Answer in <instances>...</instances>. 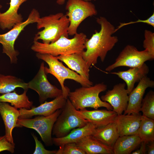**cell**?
Returning <instances> with one entry per match:
<instances>
[{
    "instance_id": "6da1fadb",
    "label": "cell",
    "mask_w": 154,
    "mask_h": 154,
    "mask_svg": "<svg viewBox=\"0 0 154 154\" xmlns=\"http://www.w3.org/2000/svg\"><path fill=\"white\" fill-rule=\"evenodd\" d=\"M96 21L100 26L99 31L95 30L94 33L85 43L86 51L82 53L83 59L90 68L97 62L98 58L104 61L108 52L111 50L118 41L116 36L112 35L115 27L105 17H100Z\"/></svg>"
},
{
    "instance_id": "7a4b0ae2",
    "label": "cell",
    "mask_w": 154,
    "mask_h": 154,
    "mask_svg": "<svg viewBox=\"0 0 154 154\" xmlns=\"http://www.w3.org/2000/svg\"><path fill=\"white\" fill-rule=\"evenodd\" d=\"M86 35L84 33H77L71 39L62 35L54 42L45 44L34 41L31 49L37 53L48 54L57 56L82 52L85 49Z\"/></svg>"
},
{
    "instance_id": "3957f363",
    "label": "cell",
    "mask_w": 154,
    "mask_h": 154,
    "mask_svg": "<svg viewBox=\"0 0 154 154\" xmlns=\"http://www.w3.org/2000/svg\"><path fill=\"white\" fill-rule=\"evenodd\" d=\"M36 23L37 29H44L35 35L34 41L41 40L42 43L49 44L54 42L62 35L68 38L70 21L62 13L40 17Z\"/></svg>"
},
{
    "instance_id": "277c9868",
    "label": "cell",
    "mask_w": 154,
    "mask_h": 154,
    "mask_svg": "<svg viewBox=\"0 0 154 154\" xmlns=\"http://www.w3.org/2000/svg\"><path fill=\"white\" fill-rule=\"evenodd\" d=\"M36 57L45 62L48 65L49 68L45 66V70L46 74H50L54 76L59 82L62 91L63 96L66 99L69 92V88L64 85L65 80H73L80 83L82 87H89L93 85V83L89 79L84 78L73 70L64 66L59 61L57 56L48 54L37 53Z\"/></svg>"
},
{
    "instance_id": "5b68a950",
    "label": "cell",
    "mask_w": 154,
    "mask_h": 154,
    "mask_svg": "<svg viewBox=\"0 0 154 154\" xmlns=\"http://www.w3.org/2000/svg\"><path fill=\"white\" fill-rule=\"evenodd\" d=\"M107 88V86L103 82L89 87L82 86L70 92L68 98L77 110L87 108L96 110L101 107H105L108 110H113V107L110 104L102 101L99 97V94L106 91Z\"/></svg>"
},
{
    "instance_id": "8992f818",
    "label": "cell",
    "mask_w": 154,
    "mask_h": 154,
    "mask_svg": "<svg viewBox=\"0 0 154 154\" xmlns=\"http://www.w3.org/2000/svg\"><path fill=\"white\" fill-rule=\"evenodd\" d=\"M88 122L79 114L78 110L68 98L62 112L54 125L52 134L56 137H63L72 129L83 127Z\"/></svg>"
},
{
    "instance_id": "52a82bcc",
    "label": "cell",
    "mask_w": 154,
    "mask_h": 154,
    "mask_svg": "<svg viewBox=\"0 0 154 154\" xmlns=\"http://www.w3.org/2000/svg\"><path fill=\"white\" fill-rule=\"evenodd\" d=\"M40 17L38 11L33 9L25 21L15 25L7 32L0 34V43L2 46V52L9 57L11 64L17 63V56L19 54V52L14 47L16 40L26 27L31 24L36 23Z\"/></svg>"
},
{
    "instance_id": "ba28073f",
    "label": "cell",
    "mask_w": 154,
    "mask_h": 154,
    "mask_svg": "<svg viewBox=\"0 0 154 154\" xmlns=\"http://www.w3.org/2000/svg\"><path fill=\"white\" fill-rule=\"evenodd\" d=\"M65 9L66 15L70 21L68 33L71 36L77 33L78 27L84 20L98 13L94 4L84 0H68Z\"/></svg>"
},
{
    "instance_id": "9c48e42d",
    "label": "cell",
    "mask_w": 154,
    "mask_h": 154,
    "mask_svg": "<svg viewBox=\"0 0 154 154\" xmlns=\"http://www.w3.org/2000/svg\"><path fill=\"white\" fill-rule=\"evenodd\" d=\"M62 110L61 109H58L51 115L47 116H38L33 119L19 118L17 123L20 127H24L35 130L39 134L46 146H51L53 144L52 137L53 127Z\"/></svg>"
},
{
    "instance_id": "30bf717a",
    "label": "cell",
    "mask_w": 154,
    "mask_h": 154,
    "mask_svg": "<svg viewBox=\"0 0 154 154\" xmlns=\"http://www.w3.org/2000/svg\"><path fill=\"white\" fill-rule=\"evenodd\" d=\"M154 59V57L145 50L139 51L134 46L128 44L120 52L115 62L107 67L105 70L110 72L120 66L139 67L145 62Z\"/></svg>"
},
{
    "instance_id": "8fae6325",
    "label": "cell",
    "mask_w": 154,
    "mask_h": 154,
    "mask_svg": "<svg viewBox=\"0 0 154 154\" xmlns=\"http://www.w3.org/2000/svg\"><path fill=\"white\" fill-rule=\"evenodd\" d=\"M46 74L45 70L44 63L42 62L36 74L27 83L28 89L33 90L38 94L40 104L44 102L48 98H55L63 95L61 89L49 82Z\"/></svg>"
},
{
    "instance_id": "7c38bea8",
    "label": "cell",
    "mask_w": 154,
    "mask_h": 154,
    "mask_svg": "<svg viewBox=\"0 0 154 154\" xmlns=\"http://www.w3.org/2000/svg\"><path fill=\"white\" fill-rule=\"evenodd\" d=\"M125 83H119L114 86L102 96L101 99L109 103L112 106L113 110L117 115L122 114L126 110L128 105L129 96Z\"/></svg>"
},
{
    "instance_id": "4fadbf2b",
    "label": "cell",
    "mask_w": 154,
    "mask_h": 154,
    "mask_svg": "<svg viewBox=\"0 0 154 154\" xmlns=\"http://www.w3.org/2000/svg\"><path fill=\"white\" fill-rule=\"evenodd\" d=\"M67 99L62 95L51 101H45L37 107H33L29 109L21 108L19 110L20 114L19 118L27 119L30 118L35 116H50L57 110L63 109Z\"/></svg>"
},
{
    "instance_id": "5bb4252c",
    "label": "cell",
    "mask_w": 154,
    "mask_h": 154,
    "mask_svg": "<svg viewBox=\"0 0 154 154\" xmlns=\"http://www.w3.org/2000/svg\"><path fill=\"white\" fill-rule=\"evenodd\" d=\"M154 87V81L147 76L139 82L137 86L129 94L128 105L124 114L139 113L146 90L148 88Z\"/></svg>"
},
{
    "instance_id": "9a60e30c",
    "label": "cell",
    "mask_w": 154,
    "mask_h": 154,
    "mask_svg": "<svg viewBox=\"0 0 154 154\" xmlns=\"http://www.w3.org/2000/svg\"><path fill=\"white\" fill-rule=\"evenodd\" d=\"M0 114L5 125V135L9 141L15 144L12 133L14 128L20 127L17 123L20 115L19 110L7 103L0 102Z\"/></svg>"
},
{
    "instance_id": "2e32d148",
    "label": "cell",
    "mask_w": 154,
    "mask_h": 154,
    "mask_svg": "<svg viewBox=\"0 0 154 154\" xmlns=\"http://www.w3.org/2000/svg\"><path fill=\"white\" fill-rule=\"evenodd\" d=\"M83 118L94 125L96 127L114 122L117 114L113 110L95 109L88 110L86 109L78 110Z\"/></svg>"
},
{
    "instance_id": "e0dca14e",
    "label": "cell",
    "mask_w": 154,
    "mask_h": 154,
    "mask_svg": "<svg viewBox=\"0 0 154 154\" xmlns=\"http://www.w3.org/2000/svg\"><path fill=\"white\" fill-rule=\"evenodd\" d=\"M141 116L139 113L117 115L115 122L119 136L136 135Z\"/></svg>"
},
{
    "instance_id": "ac0fdd59",
    "label": "cell",
    "mask_w": 154,
    "mask_h": 154,
    "mask_svg": "<svg viewBox=\"0 0 154 154\" xmlns=\"http://www.w3.org/2000/svg\"><path fill=\"white\" fill-rule=\"evenodd\" d=\"M149 71V67L145 63L140 66L130 68L126 71L113 72L110 73L117 76L125 81L129 94L134 88L135 84L147 76Z\"/></svg>"
},
{
    "instance_id": "d6986e66",
    "label": "cell",
    "mask_w": 154,
    "mask_h": 154,
    "mask_svg": "<svg viewBox=\"0 0 154 154\" xmlns=\"http://www.w3.org/2000/svg\"><path fill=\"white\" fill-rule=\"evenodd\" d=\"M27 0H10L8 9L0 13V28L2 29L10 30L15 25L23 21L22 16L18 13V10L21 5Z\"/></svg>"
},
{
    "instance_id": "ffe728a7",
    "label": "cell",
    "mask_w": 154,
    "mask_h": 154,
    "mask_svg": "<svg viewBox=\"0 0 154 154\" xmlns=\"http://www.w3.org/2000/svg\"><path fill=\"white\" fill-rule=\"evenodd\" d=\"M96 127L94 125L89 122L83 127L72 129L65 136L59 138L52 137L53 143L59 147L68 143H76L85 137L92 135Z\"/></svg>"
},
{
    "instance_id": "44dd1931",
    "label": "cell",
    "mask_w": 154,
    "mask_h": 154,
    "mask_svg": "<svg viewBox=\"0 0 154 154\" xmlns=\"http://www.w3.org/2000/svg\"><path fill=\"white\" fill-rule=\"evenodd\" d=\"M82 52L57 56L58 60L63 62L69 68L75 71L84 78L89 79L90 68L83 58Z\"/></svg>"
},
{
    "instance_id": "7402d4cb",
    "label": "cell",
    "mask_w": 154,
    "mask_h": 154,
    "mask_svg": "<svg viewBox=\"0 0 154 154\" xmlns=\"http://www.w3.org/2000/svg\"><path fill=\"white\" fill-rule=\"evenodd\" d=\"M77 145L86 154H113V149L104 145L92 135L84 137Z\"/></svg>"
},
{
    "instance_id": "603a6c76",
    "label": "cell",
    "mask_w": 154,
    "mask_h": 154,
    "mask_svg": "<svg viewBox=\"0 0 154 154\" xmlns=\"http://www.w3.org/2000/svg\"><path fill=\"white\" fill-rule=\"evenodd\" d=\"M92 135L104 145L112 148L119 136L115 122L96 127Z\"/></svg>"
},
{
    "instance_id": "cb8c5ba5",
    "label": "cell",
    "mask_w": 154,
    "mask_h": 154,
    "mask_svg": "<svg viewBox=\"0 0 154 154\" xmlns=\"http://www.w3.org/2000/svg\"><path fill=\"white\" fill-rule=\"evenodd\" d=\"M141 142L137 135L119 136L113 147V154H131L140 146Z\"/></svg>"
},
{
    "instance_id": "d4e9b609",
    "label": "cell",
    "mask_w": 154,
    "mask_h": 154,
    "mask_svg": "<svg viewBox=\"0 0 154 154\" xmlns=\"http://www.w3.org/2000/svg\"><path fill=\"white\" fill-rule=\"evenodd\" d=\"M27 90H24L21 94L15 91L0 95V102L9 103L18 109L25 108L28 109L33 107V102L29 100L27 95Z\"/></svg>"
},
{
    "instance_id": "484cf974",
    "label": "cell",
    "mask_w": 154,
    "mask_h": 154,
    "mask_svg": "<svg viewBox=\"0 0 154 154\" xmlns=\"http://www.w3.org/2000/svg\"><path fill=\"white\" fill-rule=\"evenodd\" d=\"M18 88L28 90L27 83L16 76L0 74V94L12 92Z\"/></svg>"
},
{
    "instance_id": "4316f807",
    "label": "cell",
    "mask_w": 154,
    "mask_h": 154,
    "mask_svg": "<svg viewBox=\"0 0 154 154\" xmlns=\"http://www.w3.org/2000/svg\"><path fill=\"white\" fill-rule=\"evenodd\" d=\"M136 135L140 137L142 142L147 144L154 141V119L142 115Z\"/></svg>"
},
{
    "instance_id": "83f0119b",
    "label": "cell",
    "mask_w": 154,
    "mask_h": 154,
    "mask_svg": "<svg viewBox=\"0 0 154 154\" xmlns=\"http://www.w3.org/2000/svg\"><path fill=\"white\" fill-rule=\"evenodd\" d=\"M140 111L143 115L154 119V92L149 91L143 98Z\"/></svg>"
},
{
    "instance_id": "f1b7e54d",
    "label": "cell",
    "mask_w": 154,
    "mask_h": 154,
    "mask_svg": "<svg viewBox=\"0 0 154 154\" xmlns=\"http://www.w3.org/2000/svg\"><path fill=\"white\" fill-rule=\"evenodd\" d=\"M56 154H86V153L76 143H72L59 147Z\"/></svg>"
},
{
    "instance_id": "f546056e",
    "label": "cell",
    "mask_w": 154,
    "mask_h": 154,
    "mask_svg": "<svg viewBox=\"0 0 154 154\" xmlns=\"http://www.w3.org/2000/svg\"><path fill=\"white\" fill-rule=\"evenodd\" d=\"M144 35L145 39L143 42V47L154 57V33L150 31L145 30Z\"/></svg>"
},
{
    "instance_id": "4dcf8cb0",
    "label": "cell",
    "mask_w": 154,
    "mask_h": 154,
    "mask_svg": "<svg viewBox=\"0 0 154 154\" xmlns=\"http://www.w3.org/2000/svg\"><path fill=\"white\" fill-rule=\"evenodd\" d=\"M32 135L35 142V147L33 154H56L57 150H48L46 149L44 146L38 140L37 137L33 133H32Z\"/></svg>"
},
{
    "instance_id": "1f68e13d",
    "label": "cell",
    "mask_w": 154,
    "mask_h": 154,
    "mask_svg": "<svg viewBox=\"0 0 154 154\" xmlns=\"http://www.w3.org/2000/svg\"><path fill=\"white\" fill-rule=\"evenodd\" d=\"M15 145L9 141L5 135L0 136V152L7 151L13 153L15 151Z\"/></svg>"
},
{
    "instance_id": "d6a6232c",
    "label": "cell",
    "mask_w": 154,
    "mask_h": 154,
    "mask_svg": "<svg viewBox=\"0 0 154 154\" xmlns=\"http://www.w3.org/2000/svg\"><path fill=\"white\" fill-rule=\"evenodd\" d=\"M143 23L147 24L154 27V13L149 18L145 20H141L138 19L137 20L134 21H131L126 23H120V24L115 29V32L119 30L122 27L127 25L134 24L137 23Z\"/></svg>"
},
{
    "instance_id": "836d02e7",
    "label": "cell",
    "mask_w": 154,
    "mask_h": 154,
    "mask_svg": "<svg viewBox=\"0 0 154 154\" xmlns=\"http://www.w3.org/2000/svg\"><path fill=\"white\" fill-rule=\"evenodd\" d=\"M147 143L144 142H141L139 149L133 151L132 154H145L147 153Z\"/></svg>"
},
{
    "instance_id": "e575fe53",
    "label": "cell",
    "mask_w": 154,
    "mask_h": 154,
    "mask_svg": "<svg viewBox=\"0 0 154 154\" xmlns=\"http://www.w3.org/2000/svg\"><path fill=\"white\" fill-rule=\"evenodd\" d=\"M147 154H154V141H151L147 144Z\"/></svg>"
},
{
    "instance_id": "d590c367",
    "label": "cell",
    "mask_w": 154,
    "mask_h": 154,
    "mask_svg": "<svg viewBox=\"0 0 154 154\" xmlns=\"http://www.w3.org/2000/svg\"><path fill=\"white\" fill-rule=\"evenodd\" d=\"M86 1H96V0H84ZM66 0H56V2L57 4L59 5H62L64 4L65 1Z\"/></svg>"
},
{
    "instance_id": "8d00e7d4",
    "label": "cell",
    "mask_w": 154,
    "mask_h": 154,
    "mask_svg": "<svg viewBox=\"0 0 154 154\" xmlns=\"http://www.w3.org/2000/svg\"><path fill=\"white\" fill-rule=\"evenodd\" d=\"M2 7V6L0 4V13H1L0 12V9Z\"/></svg>"
}]
</instances>
